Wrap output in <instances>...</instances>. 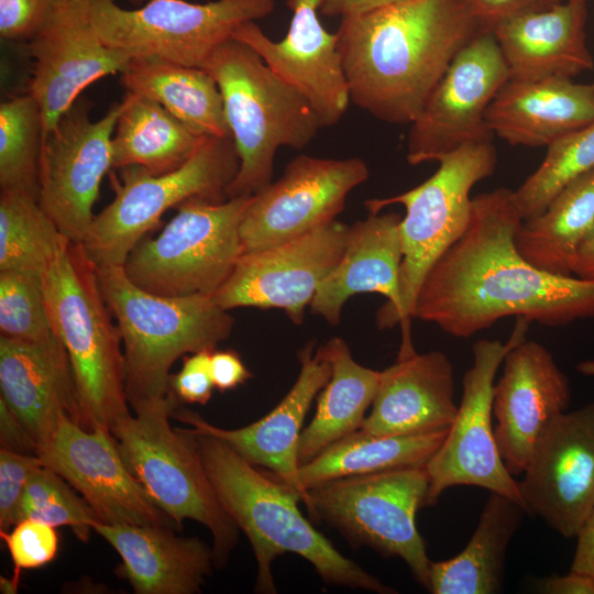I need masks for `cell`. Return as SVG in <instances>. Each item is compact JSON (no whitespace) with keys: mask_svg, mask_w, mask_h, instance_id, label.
Segmentation results:
<instances>
[{"mask_svg":"<svg viewBox=\"0 0 594 594\" xmlns=\"http://www.w3.org/2000/svg\"><path fill=\"white\" fill-rule=\"evenodd\" d=\"M522 220L514 190L473 198L468 229L425 276L413 317L457 338L513 316L548 327L594 319V279L550 274L527 262L515 245Z\"/></svg>","mask_w":594,"mask_h":594,"instance_id":"obj_1","label":"cell"},{"mask_svg":"<svg viewBox=\"0 0 594 594\" xmlns=\"http://www.w3.org/2000/svg\"><path fill=\"white\" fill-rule=\"evenodd\" d=\"M481 32L463 0H406L341 18L338 50L350 101L388 123L414 122Z\"/></svg>","mask_w":594,"mask_h":594,"instance_id":"obj_2","label":"cell"},{"mask_svg":"<svg viewBox=\"0 0 594 594\" xmlns=\"http://www.w3.org/2000/svg\"><path fill=\"white\" fill-rule=\"evenodd\" d=\"M194 435L222 507L252 547L257 562V593L277 592L272 563L285 553L307 560L324 583L378 594L397 593L344 557L311 525L298 508L300 495L290 485L248 462L227 442Z\"/></svg>","mask_w":594,"mask_h":594,"instance_id":"obj_3","label":"cell"},{"mask_svg":"<svg viewBox=\"0 0 594 594\" xmlns=\"http://www.w3.org/2000/svg\"><path fill=\"white\" fill-rule=\"evenodd\" d=\"M43 293L53 330L69 359L80 426L111 432L131 414L122 339L96 268L79 244L63 238L45 268Z\"/></svg>","mask_w":594,"mask_h":594,"instance_id":"obj_4","label":"cell"},{"mask_svg":"<svg viewBox=\"0 0 594 594\" xmlns=\"http://www.w3.org/2000/svg\"><path fill=\"white\" fill-rule=\"evenodd\" d=\"M95 268L121 334L130 407L166 397L179 358L215 350L232 332L233 317L211 296H161L133 284L122 266Z\"/></svg>","mask_w":594,"mask_h":594,"instance_id":"obj_5","label":"cell"},{"mask_svg":"<svg viewBox=\"0 0 594 594\" xmlns=\"http://www.w3.org/2000/svg\"><path fill=\"white\" fill-rule=\"evenodd\" d=\"M202 68L219 88L240 161L228 198L252 196L272 182L276 151L305 148L320 122L302 95L235 38L221 44Z\"/></svg>","mask_w":594,"mask_h":594,"instance_id":"obj_6","label":"cell"},{"mask_svg":"<svg viewBox=\"0 0 594 594\" xmlns=\"http://www.w3.org/2000/svg\"><path fill=\"white\" fill-rule=\"evenodd\" d=\"M178 406L172 391L138 403L131 407L134 415L118 421L111 433L130 473L178 529L191 519L210 531L215 566L221 568L238 543L239 528L218 498L196 436L169 424Z\"/></svg>","mask_w":594,"mask_h":594,"instance_id":"obj_7","label":"cell"},{"mask_svg":"<svg viewBox=\"0 0 594 594\" xmlns=\"http://www.w3.org/2000/svg\"><path fill=\"white\" fill-rule=\"evenodd\" d=\"M240 161L231 136H205L180 167L153 174L139 165L109 172L113 200L92 221L79 244L95 267L123 266L134 246L170 208L193 198L228 199Z\"/></svg>","mask_w":594,"mask_h":594,"instance_id":"obj_8","label":"cell"},{"mask_svg":"<svg viewBox=\"0 0 594 594\" xmlns=\"http://www.w3.org/2000/svg\"><path fill=\"white\" fill-rule=\"evenodd\" d=\"M251 199L184 201L155 238L144 237L130 252L125 275L156 295L212 297L243 252L240 229Z\"/></svg>","mask_w":594,"mask_h":594,"instance_id":"obj_9","label":"cell"},{"mask_svg":"<svg viewBox=\"0 0 594 594\" xmlns=\"http://www.w3.org/2000/svg\"><path fill=\"white\" fill-rule=\"evenodd\" d=\"M439 167L422 184L406 193L369 199V212L389 205L405 207L399 232L403 258L399 275V307L389 328L402 327V340L411 339L410 320L420 285L442 254L464 233L472 217L470 193L491 176L497 155L492 142L464 145L441 157Z\"/></svg>","mask_w":594,"mask_h":594,"instance_id":"obj_10","label":"cell"},{"mask_svg":"<svg viewBox=\"0 0 594 594\" xmlns=\"http://www.w3.org/2000/svg\"><path fill=\"white\" fill-rule=\"evenodd\" d=\"M427 492L426 465L353 475L309 488L307 512L354 547L400 558L428 590L431 561L416 526Z\"/></svg>","mask_w":594,"mask_h":594,"instance_id":"obj_11","label":"cell"},{"mask_svg":"<svg viewBox=\"0 0 594 594\" xmlns=\"http://www.w3.org/2000/svg\"><path fill=\"white\" fill-rule=\"evenodd\" d=\"M80 2L107 46L130 57L156 56L198 68L240 25L275 8V0H148L133 10L114 0Z\"/></svg>","mask_w":594,"mask_h":594,"instance_id":"obj_12","label":"cell"},{"mask_svg":"<svg viewBox=\"0 0 594 594\" xmlns=\"http://www.w3.org/2000/svg\"><path fill=\"white\" fill-rule=\"evenodd\" d=\"M517 319L506 342L480 339L473 344V361L462 380L457 416L442 444L426 464L425 506L435 505L450 487L469 485L507 496L526 509L518 481L501 457L492 424L495 375L508 351L525 340L529 323L524 318Z\"/></svg>","mask_w":594,"mask_h":594,"instance_id":"obj_13","label":"cell"},{"mask_svg":"<svg viewBox=\"0 0 594 594\" xmlns=\"http://www.w3.org/2000/svg\"><path fill=\"white\" fill-rule=\"evenodd\" d=\"M123 102L90 120L92 102L80 96L42 142L37 201L69 242L80 244L95 219L94 206L112 167L111 139Z\"/></svg>","mask_w":594,"mask_h":594,"instance_id":"obj_14","label":"cell"},{"mask_svg":"<svg viewBox=\"0 0 594 594\" xmlns=\"http://www.w3.org/2000/svg\"><path fill=\"white\" fill-rule=\"evenodd\" d=\"M509 70L492 32H481L453 58L422 110L410 123V165L439 161L472 143L492 142L486 111Z\"/></svg>","mask_w":594,"mask_h":594,"instance_id":"obj_15","label":"cell"},{"mask_svg":"<svg viewBox=\"0 0 594 594\" xmlns=\"http://www.w3.org/2000/svg\"><path fill=\"white\" fill-rule=\"evenodd\" d=\"M369 175L359 157H295L278 180L252 195L240 229L242 253L280 244L336 220L348 195Z\"/></svg>","mask_w":594,"mask_h":594,"instance_id":"obj_16","label":"cell"},{"mask_svg":"<svg viewBox=\"0 0 594 594\" xmlns=\"http://www.w3.org/2000/svg\"><path fill=\"white\" fill-rule=\"evenodd\" d=\"M348 234L349 226L332 220L280 244L242 253L212 298L226 310L278 308L300 324L319 284L340 261Z\"/></svg>","mask_w":594,"mask_h":594,"instance_id":"obj_17","label":"cell"},{"mask_svg":"<svg viewBox=\"0 0 594 594\" xmlns=\"http://www.w3.org/2000/svg\"><path fill=\"white\" fill-rule=\"evenodd\" d=\"M520 476L527 512L576 538L594 508V402L549 425Z\"/></svg>","mask_w":594,"mask_h":594,"instance_id":"obj_18","label":"cell"},{"mask_svg":"<svg viewBox=\"0 0 594 594\" xmlns=\"http://www.w3.org/2000/svg\"><path fill=\"white\" fill-rule=\"evenodd\" d=\"M36 455L84 497L99 521L178 529L130 473L108 429L87 430L63 416Z\"/></svg>","mask_w":594,"mask_h":594,"instance_id":"obj_19","label":"cell"},{"mask_svg":"<svg viewBox=\"0 0 594 594\" xmlns=\"http://www.w3.org/2000/svg\"><path fill=\"white\" fill-rule=\"evenodd\" d=\"M26 48L33 59L28 94L40 107L43 140L88 86L121 74L131 58L101 41L80 0H58Z\"/></svg>","mask_w":594,"mask_h":594,"instance_id":"obj_20","label":"cell"},{"mask_svg":"<svg viewBox=\"0 0 594 594\" xmlns=\"http://www.w3.org/2000/svg\"><path fill=\"white\" fill-rule=\"evenodd\" d=\"M321 0H286L293 11L286 36L271 40L255 21L240 25L232 38L253 48L264 63L309 102L321 128L337 124L350 101L338 50V34L329 33L318 13Z\"/></svg>","mask_w":594,"mask_h":594,"instance_id":"obj_21","label":"cell"},{"mask_svg":"<svg viewBox=\"0 0 594 594\" xmlns=\"http://www.w3.org/2000/svg\"><path fill=\"white\" fill-rule=\"evenodd\" d=\"M571 387L551 352L526 339L508 351L493 391L495 438L515 477L525 471L549 425L569 406Z\"/></svg>","mask_w":594,"mask_h":594,"instance_id":"obj_22","label":"cell"},{"mask_svg":"<svg viewBox=\"0 0 594 594\" xmlns=\"http://www.w3.org/2000/svg\"><path fill=\"white\" fill-rule=\"evenodd\" d=\"M300 372L279 404L260 420L238 429L211 425L193 410L178 406L172 417L190 425L194 433L208 435L227 442L243 459L264 466L290 485L309 507V494L299 477L298 443L305 417L314 399L331 376V366L322 346L309 341L298 352Z\"/></svg>","mask_w":594,"mask_h":594,"instance_id":"obj_23","label":"cell"},{"mask_svg":"<svg viewBox=\"0 0 594 594\" xmlns=\"http://www.w3.org/2000/svg\"><path fill=\"white\" fill-rule=\"evenodd\" d=\"M402 217L395 212H369L349 226L344 252L319 284L310 302L311 312L337 326L344 302L361 293H377L387 301L376 315L380 329H388L399 307V275L403 258Z\"/></svg>","mask_w":594,"mask_h":594,"instance_id":"obj_24","label":"cell"},{"mask_svg":"<svg viewBox=\"0 0 594 594\" xmlns=\"http://www.w3.org/2000/svg\"><path fill=\"white\" fill-rule=\"evenodd\" d=\"M458 411L453 365L440 351L398 353L382 371L362 427L373 436L424 433L449 429Z\"/></svg>","mask_w":594,"mask_h":594,"instance_id":"obj_25","label":"cell"},{"mask_svg":"<svg viewBox=\"0 0 594 594\" xmlns=\"http://www.w3.org/2000/svg\"><path fill=\"white\" fill-rule=\"evenodd\" d=\"M586 2L559 0L513 15L492 30L520 81L572 78L594 66L585 41Z\"/></svg>","mask_w":594,"mask_h":594,"instance_id":"obj_26","label":"cell"},{"mask_svg":"<svg viewBox=\"0 0 594 594\" xmlns=\"http://www.w3.org/2000/svg\"><path fill=\"white\" fill-rule=\"evenodd\" d=\"M0 389L37 446L63 416L80 425L69 359L57 336L45 342L0 336Z\"/></svg>","mask_w":594,"mask_h":594,"instance_id":"obj_27","label":"cell"},{"mask_svg":"<svg viewBox=\"0 0 594 594\" xmlns=\"http://www.w3.org/2000/svg\"><path fill=\"white\" fill-rule=\"evenodd\" d=\"M164 525L105 524L100 535L121 558L120 572L136 594L200 593L215 566L212 547Z\"/></svg>","mask_w":594,"mask_h":594,"instance_id":"obj_28","label":"cell"},{"mask_svg":"<svg viewBox=\"0 0 594 594\" xmlns=\"http://www.w3.org/2000/svg\"><path fill=\"white\" fill-rule=\"evenodd\" d=\"M485 119L491 132L512 145L548 147L594 121V84L562 77L508 79Z\"/></svg>","mask_w":594,"mask_h":594,"instance_id":"obj_29","label":"cell"},{"mask_svg":"<svg viewBox=\"0 0 594 594\" xmlns=\"http://www.w3.org/2000/svg\"><path fill=\"white\" fill-rule=\"evenodd\" d=\"M527 510L507 496L490 493L477 526L455 557L430 563L432 594H495L502 592L509 543Z\"/></svg>","mask_w":594,"mask_h":594,"instance_id":"obj_30","label":"cell"},{"mask_svg":"<svg viewBox=\"0 0 594 594\" xmlns=\"http://www.w3.org/2000/svg\"><path fill=\"white\" fill-rule=\"evenodd\" d=\"M120 75L127 92L158 102L196 134L231 136L219 88L204 68L138 56Z\"/></svg>","mask_w":594,"mask_h":594,"instance_id":"obj_31","label":"cell"},{"mask_svg":"<svg viewBox=\"0 0 594 594\" xmlns=\"http://www.w3.org/2000/svg\"><path fill=\"white\" fill-rule=\"evenodd\" d=\"M322 349L331 376L318 394L314 418L300 435L299 466L362 427L382 374L359 364L342 338L330 339Z\"/></svg>","mask_w":594,"mask_h":594,"instance_id":"obj_32","label":"cell"},{"mask_svg":"<svg viewBox=\"0 0 594 594\" xmlns=\"http://www.w3.org/2000/svg\"><path fill=\"white\" fill-rule=\"evenodd\" d=\"M593 238L594 169L565 186L541 213L524 219L515 245L537 268L573 276L574 258Z\"/></svg>","mask_w":594,"mask_h":594,"instance_id":"obj_33","label":"cell"},{"mask_svg":"<svg viewBox=\"0 0 594 594\" xmlns=\"http://www.w3.org/2000/svg\"><path fill=\"white\" fill-rule=\"evenodd\" d=\"M111 139L112 167L139 165L153 174L184 165L205 136L188 129L158 102L127 92Z\"/></svg>","mask_w":594,"mask_h":594,"instance_id":"obj_34","label":"cell"},{"mask_svg":"<svg viewBox=\"0 0 594 594\" xmlns=\"http://www.w3.org/2000/svg\"><path fill=\"white\" fill-rule=\"evenodd\" d=\"M448 430L397 436H373L358 430L300 465L299 477L308 491L336 479L425 466Z\"/></svg>","mask_w":594,"mask_h":594,"instance_id":"obj_35","label":"cell"},{"mask_svg":"<svg viewBox=\"0 0 594 594\" xmlns=\"http://www.w3.org/2000/svg\"><path fill=\"white\" fill-rule=\"evenodd\" d=\"M63 238L36 198L0 190V271L43 277Z\"/></svg>","mask_w":594,"mask_h":594,"instance_id":"obj_36","label":"cell"},{"mask_svg":"<svg viewBox=\"0 0 594 594\" xmlns=\"http://www.w3.org/2000/svg\"><path fill=\"white\" fill-rule=\"evenodd\" d=\"M43 142L40 107L29 95L0 105V190H19L37 199Z\"/></svg>","mask_w":594,"mask_h":594,"instance_id":"obj_37","label":"cell"},{"mask_svg":"<svg viewBox=\"0 0 594 594\" xmlns=\"http://www.w3.org/2000/svg\"><path fill=\"white\" fill-rule=\"evenodd\" d=\"M594 169V121L548 146L539 167L514 190L524 219L541 213L570 183Z\"/></svg>","mask_w":594,"mask_h":594,"instance_id":"obj_38","label":"cell"},{"mask_svg":"<svg viewBox=\"0 0 594 594\" xmlns=\"http://www.w3.org/2000/svg\"><path fill=\"white\" fill-rule=\"evenodd\" d=\"M33 519L52 527H69L87 541L99 521L92 508L56 472L42 465L31 477L21 506V519Z\"/></svg>","mask_w":594,"mask_h":594,"instance_id":"obj_39","label":"cell"},{"mask_svg":"<svg viewBox=\"0 0 594 594\" xmlns=\"http://www.w3.org/2000/svg\"><path fill=\"white\" fill-rule=\"evenodd\" d=\"M0 336L28 342L56 337L44 299L43 277L0 271Z\"/></svg>","mask_w":594,"mask_h":594,"instance_id":"obj_40","label":"cell"},{"mask_svg":"<svg viewBox=\"0 0 594 594\" xmlns=\"http://www.w3.org/2000/svg\"><path fill=\"white\" fill-rule=\"evenodd\" d=\"M14 565L13 580L19 583L22 570L37 569L53 561L59 538L55 527L33 519H22L10 530L0 531Z\"/></svg>","mask_w":594,"mask_h":594,"instance_id":"obj_41","label":"cell"},{"mask_svg":"<svg viewBox=\"0 0 594 594\" xmlns=\"http://www.w3.org/2000/svg\"><path fill=\"white\" fill-rule=\"evenodd\" d=\"M43 463L36 454L0 450V531L10 530L21 519L28 484Z\"/></svg>","mask_w":594,"mask_h":594,"instance_id":"obj_42","label":"cell"},{"mask_svg":"<svg viewBox=\"0 0 594 594\" xmlns=\"http://www.w3.org/2000/svg\"><path fill=\"white\" fill-rule=\"evenodd\" d=\"M58 0H0V36L30 42L46 24Z\"/></svg>","mask_w":594,"mask_h":594,"instance_id":"obj_43","label":"cell"},{"mask_svg":"<svg viewBox=\"0 0 594 594\" xmlns=\"http://www.w3.org/2000/svg\"><path fill=\"white\" fill-rule=\"evenodd\" d=\"M213 350H202L184 356L179 372L170 374L169 389L180 402L206 405L215 388L210 373Z\"/></svg>","mask_w":594,"mask_h":594,"instance_id":"obj_44","label":"cell"},{"mask_svg":"<svg viewBox=\"0 0 594 594\" xmlns=\"http://www.w3.org/2000/svg\"><path fill=\"white\" fill-rule=\"evenodd\" d=\"M483 32L526 10L559 0H463Z\"/></svg>","mask_w":594,"mask_h":594,"instance_id":"obj_45","label":"cell"},{"mask_svg":"<svg viewBox=\"0 0 594 594\" xmlns=\"http://www.w3.org/2000/svg\"><path fill=\"white\" fill-rule=\"evenodd\" d=\"M211 378L220 392L237 388L252 377L251 372L234 350H213L210 355Z\"/></svg>","mask_w":594,"mask_h":594,"instance_id":"obj_46","label":"cell"},{"mask_svg":"<svg viewBox=\"0 0 594 594\" xmlns=\"http://www.w3.org/2000/svg\"><path fill=\"white\" fill-rule=\"evenodd\" d=\"M0 443L1 448L23 453L36 454L37 443L28 429L0 397Z\"/></svg>","mask_w":594,"mask_h":594,"instance_id":"obj_47","label":"cell"},{"mask_svg":"<svg viewBox=\"0 0 594 594\" xmlns=\"http://www.w3.org/2000/svg\"><path fill=\"white\" fill-rule=\"evenodd\" d=\"M538 590L544 594H594V579L587 574L570 570L568 574H551L538 582Z\"/></svg>","mask_w":594,"mask_h":594,"instance_id":"obj_48","label":"cell"},{"mask_svg":"<svg viewBox=\"0 0 594 594\" xmlns=\"http://www.w3.org/2000/svg\"><path fill=\"white\" fill-rule=\"evenodd\" d=\"M571 569L594 579V508L576 536Z\"/></svg>","mask_w":594,"mask_h":594,"instance_id":"obj_49","label":"cell"},{"mask_svg":"<svg viewBox=\"0 0 594 594\" xmlns=\"http://www.w3.org/2000/svg\"><path fill=\"white\" fill-rule=\"evenodd\" d=\"M406 0H321L319 13L326 16H346Z\"/></svg>","mask_w":594,"mask_h":594,"instance_id":"obj_50","label":"cell"},{"mask_svg":"<svg viewBox=\"0 0 594 594\" xmlns=\"http://www.w3.org/2000/svg\"><path fill=\"white\" fill-rule=\"evenodd\" d=\"M571 273L580 278L594 279V238L578 253Z\"/></svg>","mask_w":594,"mask_h":594,"instance_id":"obj_51","label":"cell"},{"mask_svg":"<svg viewBox=\"0 0 594 594\" xmlns=\"http://www.w3.org/2000/svg\"><path fill=\"white\" fill-rule=\"evenodd\" d=\"M19 583L13 578H0V591L4 594H15L18 592Z\"/></svg>","mask_w":594,"mask_h":594,"instance_id":"obj_52","label":"cell"},{"mask_svg":"<svg viewBox=\"0 0 594 594\" xmlns=\"http://www.w3.org/2000/svg\"><path fill=\"white\" fill-rule=\"evenodd\" d=\"M146 1H148V0H130L131 3L136 4V6H142Z\"/></svg>","mask_w":594,"mask_h":594,"instance_id":"obj_53","label":"cell"},{"mask_svg":"<svg viewBox=\"0 0 594 594\" xmlns=\"http://www.w3.org/2000/svg\"><path fill=\"white\" fill-rule=\"evenodd\" d=\"M575 1H584V2H586L587 0H575Z\"/></svg>","mask_w":594,"mask_h":594,"instance_id":"obj_54","label":"cell"}]
</instances>
